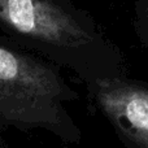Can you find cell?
Listing matches in <instances>:
<instances>
[{"mask_svg":"<svg viewBox=\"0 0 148 148\" xmlns=\"http://www.w3.org/2000/svg\"><path fill=\"white\" fill-rule=\"evenodd\" d=\"M103 112L142 148H148V84L125 78L90 84Z\"/></svg>","mask_w":148,"mask_h":148,"instance_id":"obj_3","label":"cell"},{"mask_svg":"<svg viewBox=\"0 0 148 148\" xmlns=\"http://www.w3.org/2000/svg\"><path fill=\"white\" fill-rule=\"evenodd\" d=\"M0 36L84 82L123 75V55L72 0H0Z\"/></svg>","mask_w":148,"mask_h":148,"instance_id":"obj_1","label":"cell"},{"mask_svg":"<svg viewBox=\"0 0 148 148\" xmlns=\"http://www.w3.org/2000/svg\"><path fill=\"white\" fill-rule=\"evenodd\" d=\"M75 97L56 65L0 36V121L57 129L68 118L62 103Z\"/></svg>","mask_w":148,"mask_h":148,"instance_id":"obj_2","label":"cell"}]
</instances>
